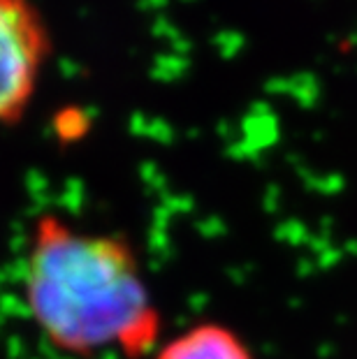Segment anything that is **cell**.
Masks as SVG:
<instances>
[{
    "label": "cell",
    "mask_w": 357,
    "mask_h": 359,
    "mask_svg": "<svg viewBox=\"0 0 357 359\" xmlns=\"http://www.w3.org/2000/svg\"><path fill=\"white\" fill-rule=\"evenodd\" d=\"M21 294L35 330L65 357L142 359L161 346V309L123 234L83 230L58 213L37 216Z\"/></svg>",
    "instance_id": "1"
},
{
    "label": "cell",
    "mask_w": 357,
    "mask_h": 359,
    "mask_svg": "<svg viewBox=\"0 0 357 359\" xmlns=\"http://www.w3.org/2000/svg\"><path fill=\"white\" fill-rule=\"evenodd\" d=\"M51 49V30L35 0H0V126L26 116Z\"/></svg>",
    "instance_id": "2"
},
{
    "label": "cell",
    "mask_w": 357,
    "mask_h": 359,
    "mask_svg": "<svg viewBox=\"0 0 357 359\" xmlns=\"http://www.w3.org/2000/svg\"><path fill=\"white\" fill-rule=\"evenodd\" d=\"M151 359H257L246 339L230 325L202 320L163 341Z\"/></svg>",
    "instance_id": "3"
}]
</instances>
